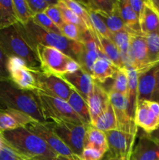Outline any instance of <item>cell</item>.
<instances>
[{
	"mask_svg": "<svg viewBox=\"0 0 159 160\" xmlns=\"http://www.w3.org/2000/svg\"><path fill=\"white\" fill-rule=\"evenodd\" d=\"M16 25L22 37L34 52H36L38 45L53 47L78 62L84 50L82 42L71 41L61 34L45 31L35 24L32 20L24 24L18 22Z\"/></svg>",
	"mask_w": 159,
	"mask_h": 160,
	"instance_id": "1",
	"label": "cell"
},
{
	"mask_svg": "<svg viewBox=\"0 0 159 160\" xmlns=\"http://www.w3.org/2000/svg\"><path fill=\"white\" fill-rule=\"evenodd\" d=\"M0 134L5 143L25 160H51L57 156L40 137L26 128L5 131Z\"/></svg>",
	"mask_w": 159,
	"mask_h": 160,
	"instance_id": "2",
	"label": "cell"
},
{
	"mask_svg": "<svg viewBox=\"0 0 159 160\" xmlns=\"http://www.w3.org/2000/svg\"><path fill=\"white\" fill-rule=\"evenodd\" d=\"M0 109L20 111L35 121L47 122L34 92L18 88L9 80L0 79Z\"/></svg>",
	"mask_w": 159,
	"mask_h": 160,
	"instance_id": "3",
	"label": "cell"
},
{
	"mask_svg": "<svg viewBox=\"0 0 159 160\" xmlns=\"http://www.w3.org/2000/svg\"><path fill=\"white\" fill-rule=\"evenodd\" d=\"M0 49L8 58L21 59L31 70H41L37 53L23 39L16 24L0 29Z\"/></svg>",
	"mask_w": 159,
	"mask_h": 160,
	"instance_id": "4",
	"label": "cell"
},
{
	"mask_svg": "<svg viewBox=\"0 0 159 160\" xmlns=\"http://www.w3.org/2000/svg\"><path fill=\"white\" fill-rule=\"evenodd\" d=\"M34 92L47 122L52 120H65L86 124L73 111L67 101L58 97L47 95L39 91Z\"/></svg>",
	"mask_w": 159,
	"mask_h": 160,
	"instance_id": "5",
	"label": "cell"
},
{
	"mask_svg": "<svg viewBox=\"0 0 159 160\" xmlns=\"http://www.w3.org/2000/svg\"><path fill=\"white\" fill-rule=\"evenodd\" d=\"M49 123L58 137L78 157L85 147L88 125L65 120H52Z\"/></svg>",
	"mask_w": 159,
	"mask_h": 160,
	"instance_id": "6",
	"label": "cell"
},
{
	"mask_svg": "<svg viewBox=\"0 0 159 160\" xmlns=\"http://www.w3.org/2000/svg\"><path fill=\"white\" fill-rule=\"evenodd\" d=\"M41 64V70L45 73L61 76L66 73L67 63L70 56L55 48L38 45L36 49Z\"/></svg>",
	"mask_w": 159,
	"mask_h": 160,
	"instance_id": "7",
	"label": "cell"
},
{
	"mask_svg": "<svg viewBox=\"0 0 159 160\" xmlns=\"http://www.w3.org/2000/svg\"><path fill=\"white\" fill-rule=\"evenodd\" d=\"M7 68L9 80L18 88L27 92L38 91L34 70L30 69L24 61L17 57L9 58Z\"/></svg>",
	"mask_w": 159,
	"mask_h": 160,
	"instance_id": "8",
	"label": "cell"
},
{
	"mask_svg": "<svg viewBox=\"0 0 159 160\" xmlns=\"http://www.w3.org/2000/svg\"><path fill=\"white\" fill-rule=\"evenodd\" d=\"M133 120L136 126L146 134L155 131L159 128V103L152 100L137 103Z\"/></svg>",
	"mask_w": 159,
	"mask_h": 160,
	"instance_id": "9",
	"label": "cell"
},
{
	"mask_svg": "<svg viewBox=\"0 0 159 160\" xmlns=\"http://www.w3.org/2000/svg\"><path fill=\"white\" fill-rule=\"evenodd\" d=\"M39 92L58 97L67 101L71 93V87L57 75L45 73L41 70H34Z\"/></svg>",
	"mask_w": 159,
	"mask_h": 160,
	"instance_id": "10",
	"label": "cell"
},
{
	"mask_svg": "<svg viewBox=\"0 0 159 160\" xmlns=\"http://www.w3.org/2000/svg\"><path fill=\"white\" fill-rule=\"evenodd\" d=\"M109 100L113 108L116 119L117 130L123 132L137 134V127L129 112V105L126 95L108 91Z\"/></svg>",
	"mask_w": 159,
	"mask_h": 160,
	"instance_id": "11",
	"label": "cell"
},
{
	"mask_svg": "<svg viewBox=\"0 0 159 160\" xmlns=\"http://www.w3.org/2000/svg\"><path fill=\"white\" fill-rule=\"evenodd\" d=\"M26 128L30 131L40 137L57 156H75L72 152L71 150L63 143V142L55 133L49 122L40 123V122L34 121L29 123Z\"/></svg>",
	"mask_w": 159,
	"mask_h": 160,
	"instance_id": "12",
	"label": "cell"
},
{
	"mask_svg": "<svg viewBox=\"0 0 159 160\" xmlns=\"http://www.w3.org/2000/svg\"><path fill=\"white\" fill-rule=\"evenodd\" d=\"M80 42H82L84 45V50L80 56L78 63L80 65L83 70L87 72L89 74H91L92 68L95 61L98 58L107 59V57L97 42L94 31L90 32L87 29L83 30Z\"/></svg>",
	"mask_w": 159,
	"mask_h": 160,
	"instance_id": "13",
	"label": "cell"
},
{
	"mask_svg": "<svg viewBox=\"0 0 159 160\" xmlns=\"http://www.w3.org/2000/svg\"><path fill=\"white\" fill-rule=\"evenodd\" d=\"M105 134L108 145V156L125 159L132 153L137 134L113 130L105 132Z\"/></svg>",
	"mask_w": 159,
	"mask_h": 160,
	"instance_id": "14",
	"label": "cell"
},
{
	"mask_svg": "<svg viewBox=\"0 0 159 160\" xmlns=\"http://www.w3.org/2000/svg\"><path fill=\"white\" fill-rule=\"evenodd\" d=\"M129 54L131 68L137 70L138 73L154 67L148 59L146 38L143 34H131Z\"/></svg>",
	"mask_w": 159,
	"mask_h": 160,
	"instance_id": "15",
	"label": "cell"
},
{
	"mask_svg": "<svg viewBox=\"0 0 159 160\" xmlns=\"http://www.w3.org/2000/svg\"><path fill=\"white\" fill-rule=\"evenodd\" d=\"M90 117V124L104 112L110 103L108 92L100 83L94 81L87 99Z\"/></svg>",
	"mask_w": 159,
	"mask_h": 160,
	"instance_id": "16",
	"label": "cell"
},
{
	"mask_svg": "<svg viewBox=\"0 0 159 160\" xmlns=\"http://www.w3.org/2000/svg\"><path fill=\"white\" fill-rule=\"evenodd\" d=\"M59 77L87 102L94 82L90 74L83 69H80L74 73H66Z\"/></svg>",
	"mask_w": 159,
	"mask_h": 160,
	"instance_id": "17",
	"label": "cell"
},
{
	"mask_svg": "<svg viewBox=\"0 0 159 160\" xmlns=\"http://www.w3.org/2000/svg\"><path fill=\"white\" fill-rule=\"evenodd\" d=\"M132 160H159V142L143 132L131 155Z\"/></svg>",
	"mask_w": 159,
	"mask_h": 160,
	"instance_id": "18",
	"label": "cell"
},
{
	"mask_svg": "<svg viewBox=\"0 0 159 160\" xmlns=\"http://www.w3.org/2000/svg\"><path fill=\"white\" fill-rule=\"evenodd\" d=\"M158 70L159 64H157L139 73L137 105L138 102L144 100H152L155 91L156 80Z\"/></svg>",
	"mask_w": 159,
	"mask_h": 160,
	"instance_id": "19",
	"label": "cell"
},
{
	"mask_svg": "<svg viewBox=\"0 0 159 160\" xmlns=\"http://www.w3.org/2000/svg\"><path fill=\"white\" fill-rule=\"evenodd\" d=\"M34 121L35 120L30 116L20 111L0 109V134L20 128H26Z\"/></svg>",
	"mask_w": 159,
	"mask_h": 160,
	"instance_id": "20",
	"label": "cell"
},
{
	"mask_svg": "<svg viewBox=\"0 0 159 160\" xmlns=\"http://www.w3.org/2000/svg\"><path fill=\"white\" fill-rule=\"evenodd\" d=\"M140 25L143 34L159 33V14L151 0H145L140 17Z\"/></svg>",
	"mask_w": 159,
	"mask_h": 160,
	"instance_id": "21",
	"label": "cell"
},
{
	"mask_svg": "<svg viewBox=\"0 0 159 160\" xmlns=\"http://www.w3.org/2000/svg\"><path fill=\"white\" fill-rule=\"evenodd\" d=\"M115 9L132 34H143L140 29V20L132 9L128 0H116Z\"/></svg>",
	"mask_w": 159,
	"mask_h": 160,
	"instance_id": "22",
	"label": "cell"
},
{
	"mask_svg": "<svg viewBox=\"0 0 159 160\" xmlns=\"http://www.w3.org/2000/svg\"><path fill=\"white\" fill-rule=\"evenodd\" d=\"M118 69L108 59L98 58L94 64L90 76L94 81L101 84L105 82L108 79L113 78Z\"/></svg>",
	"mask_w": 159,
	"mask_h": 160,
	"instance_id": "23",
	"label": "cell"
},
{
	"mask_svg": "<svg viewBox=\"0 0 159 160\" xmlns=\"http://www.w3.org/2000/svg\"><path fill=\"white\" fill-rule=\"evenodd\" d=\"M131 34L127 31L111 33L109 39L115 44L121 56L122 60L126 69L131 68V62L129 58V43Z\"/></svg>",
	"mask_w": 159,
	"mask_h": 160,
	"instance_id": "24",
	"label": "cell"
},
{
	"mask_svg": "<svg viewBox=\"0 0 159 160\" xmlns=\"http://www.w3.org/2000/svg\"><path fill=\"white\" fill-rule=\"evenodd\" d=\"M95 38L97 39L98 45L101 47V50L105 55L107 59L110 62H112L117 68L118 69H125L124 64H123V60H122L121 56L118 52V48L115 46V44L112 42L109 38L101 37L99 34H97L94 32Z\"/></svg>",
	"mask_w": 159,
	"mask_h": 160,
	"instance_id": "25",
	"label": "cell"
},
{
	"mask_svg": "<svg viewBox=\"0 0 159 160\" xmlns=\"http://www.w3.org/2000/svg\"><path fill=\"white\" fill-rule=\"evenodd\" d=\"M85 147H92L105 154L108 151L105 133L94 128L91 125H88L86 134Z\"/></svg>",
	"mask_w": 159,
	"mask_h": 160,
	"instance_id": "26",
	"label": "cell"
},
{
	"mask_svg": "<svg viewBox=\"0 0 159 160\" xmlns=\"http://www.w3.org/2000/svg\"><path fill=\"white\" fill-rule=\"evenodd\" d=\"M138 77L139 73L134 69H127L128 87L127 97L128 105H129V112L131 118L133 120L136 107L137 102V88H138Z\"/></svg>",
	"mask_w": 159,
	"mask_h": 160,
	"instance_id": "27",
	"label": "cell"
},
{
	"mask_svg": "<svg viewBox=\"0 0 159 160\" xmlns=\"http://www.w3.org/2000/svg\"><path fill=\"white\" fill-rule=\"evenodd\" d=\"M67 102L87 125H90V117L87 103L77 92L72 88Z\"/></svg>",
	"mask_w": 159,
	"mask_h": 160,
	"instance_id": "28",
	"label": "cell"
},
{
	"mask_svg": "<svg viewBox=\"0 0 159 160\" xmlns=\"http://www.w3.org/2000/svg\"><path fill=\"white\" fill-rule=\"evenodd\" d=\"M90 125L104 133L117 130L116 119L111 103H109L105 110Z\"/></svg>",
	"mask_w": 159,
	"mask_h": 160,
	"instance_id": "29",
	"label": "cell"
},
{
	"mask_svg": "<svg viewBox=\"0 0 159 160\" xmlns=\"http://www.w3.org/2000/svg\"><path fill=\"white\" fill-rule=\"evenodd\" d=\"M97 13L101 17L103 21L105 23L106 27L111 33L127 31L129 34H132L129 30V28L126 26L121 17H119L115 8L114 12H111V13H104V12H97Z\"/></svg>",
	"mask_w": 159,
	"mask_h": 160,
	"instance_id": "30",
	"label": "cell"
},
{
	"mask_svg": "<svg viewBox=\"0 0 159 160\" xmlns=\"http://www.w3.org/2000/svg\"><path fill=\"white\" fill-rule=\"evenodd\" d=\"M18 23L13 9L12 0H0V29Z\"/></svg>",
	"mask_w": 159,
	"mask_h": 160,
	"instance_id": "31",
	"label": "cell"
},
{
	"mask_svg": "<svg viewBox=\"0 0 159 160\" xmlns=\"http://www.w3.org/2000/svg\"><path fill=\"white\" fill-rule=\"evenodd\" d=\"M79 2L87 9L104 13L114 12L116 4V0H87Z\"/></svg>",
	"mask_w": 159,
	"mask_h": 160,
	"instance_id": "32",
	"label": "cell"
},
{
	"mask_svg": "<svg viewBox=\"0 0 159 160\" xmlns=\"http://www.w3.org/2000/svg\"><path fill=\"white\" fill-rule=\"evenodd\" d=\"M148 59L151 65L159 64V33L145 34Z\"/></svg>",
	"mask_w": 159,
	"mask_h": 160,
	"instance_id": "33",
	"label": "cell"
},
{
	"mask_svg": "<svg viewBox=\"0 0 159 160\" xmlns=\"http://www.w3.org/2000/svg\"><path fill=\"white\" fill-rule=\"evenodd\" d=\"M13 9L19 23L24 24L32 20L34 14L30 9L26 0H12Z\"/></svg>",
	"mask_w": 159,
	"mask_h": 160,
	"instance_id": "34",
	"label": "cell"
},
{
	"mask_svg": "<svg viewBox=\"0 0 159 160\" xmlns=\"http://www.w3.org/2000/svg\"><path fill=\"white\" fill-rule=\"evenodd\" d=\"M113 84L109 91L117 92L122 95H127L128 78L127 69H118L113 77Z\"/></svg>",
	"mask_w": 159,
	"mask_h": 160,
	"instance_id": "35",
	"label": "cell"
},
{
	"mask_svg": "<svg viewBox=\"0 0 159 160\" xmlns=\"http://www.w3.org/2000/svg\"><path fill=\"white\" fill-rule=\"evenodd\" d=\"M57 6L59 8V11H60L61 15H62L64 21L66 22V23H73V24L76 25V26L79 27L81 29H87L84 22L76 13H74L70 8L67 7L62 0H59L58 1Z\"/></svg>",
	"mask_w": 159,
	"mask_h": 160,
	"instance_id": "36",
	"label": "cell"
},
{
	"mask_svg": "<svg viewBox=\"0 0 159 160\" xmlns=\"http://www.w3.org/2000/svg\"><path fill=\"white\" fill-rule=\"evenodd\" d=\"M62 1L67 7L70 8L74 13H76L84 22L88 31H94L91 24H90L87 9L79 1H73V0H62Z\"/></svg>",
	"mask_w": 159,
	"mask_h": 160,
	"instance_id": "37",
	"label": "cell"
},
{
	"mask_svg": "<svg viewBox=\"0 0 159 160\" xmlns=\"http://www.w3.org/2000/svg\"><path fill=\"white\" fill-rule=\"evenodd\" d=\"M87 12H88L89 19H90V24H91L94 31L97 34L101 35V37L109 38L111 35V32L108 31L101 17L94 11L87 9Z\"/></svg>",
	"mask_w": 159,
	"mask_h": 160,
	"instance_id": "38",
	"label": "cell"
},
{
	"mask_svg": "<svg viewBox=\"0 0 159 160\" xmlns=\"http://www.w3.org/2000/svg\"><path fill=\"white\" fill-rule=\"evenodd\" d=\"M32 21L35 24H37V26L41 28L42 29L45 30V31L62 35V34H61V30L59 29V27L56 26L45 12H41V13L34 15V17L32 18Z\"/></svg>",
	"mask_w": 159,
	"mask_h": 160,
	"instance_id": "39",
	"label": "cell"
},
{
	"mask_svg": "<svg viewBox=\"0 0 159 160\" xmlns=\"http://www.w3.org/2000/svg\"><path fill=\"white\" fill-rule=\"evenodd\" d=\"M60 30L62 35L66 38L75 42H80L82 31L85 29H81L76 25L65 22L60 28Z\"/></svg>",
	"mask_w": 159,
	"mask_h": 160,
	"instance_id": "40",
	"label": "cell"
},
{
	"mask_svg": "<svg viewBox=\"0 0 159 160\" xmlns=\"http://www.w3.org/2000/svg\"><path fill=\"white\" fill-rule=\"evenodd\" d=\"M58 1L59 0H26V2L32 13L35 15L45 12L49 6L57 4Z\"/></svg>",
	"mask_w": 159,
	"mask_h": 160,
	"instance_id": "41",
	"label": "cell"
},
{
	"mask_svg": "<svg viewBox=\"0 0 159 160\" xmlns=\"http://www.w3.org/2000/svg\"><path fill=\"white\" fill-rule=\"evenodd\" d=\"M104 154L92 147H84L81 154L78 156L80 160H101Z\"/></svg>",
	"mask_w": 159,
	"mask_h": 160,
	"instance_id": "42",
	"label": "cell"
},
{
	"mask_svg": "<svg viewBox=\"0 0 159 160\" xmlns=\"http://www.w3.org/2000/svg\"><path fill=\"white\" fill-rule=\"evenodd\" d=\"M45 13L51 19V21L55 23L57 27H59L60 29L61 27L62 26L65 21L62 19L61 12L59 11V8H58L57 4L52 5V6H49L46 10L45 11Z\"/></svg>",
	"mask_w": 159,
	"mask_h": 160,
	"instance_id": "43",
	"label": "cell"
},
{
	"mask_svg": "<svg viewBox=\"0 0 159 160\" xmlns=\"http://www.w3.org/2000/svg\"><path fill=\"white\" fill-rule=\"evenodd\" d=\"M0 160H23V158L4 142L0 151Z\"/></svg>",
	"mask_w": 159,
	"mask_h": 160,
	"instance_id": "44",
	"label": "cell"
},
{
	"mask_svg": "<svg viewBox=\"0 0 159 160\" xmlns=\"http://www.w3.org/2000/svg\"><path fill=\"white\" fill-rule=\"evenodd\" d=\"M8 59L9 58L0 49V79L2 80H9V74L7 68Z\"/></svg>",
	"mask_w": 159,
	"mask_h": 160,
	"instance_id": "45",
	"label": "cell"
},
{
	"mask_svg": "<svg viewBox=\"0 0 159 160\" xmlns=\"http://www.w3.org/2000/svg\"><path fill=\"white\" fill-rule=\"evenodd\" d=\"M131 8L135 12L136 15L138 17L140 20V14H141L142 10H143V6H144V1H140V0H128Z\"/></svg>",
	"mask_w": 159,
	"mask_h": 160,
	"instance_id": "46",
	"label": "cell"
},
{
	"mask_svg": "<svg viewBox=\"0 0 159 160\" xmlns=\"http://www.w3.org/2000/svg\"><path fill=\"white\" fill-rule=\"evenodd\" d=\"M152 101H155L159 103V70L157 71V80H156V88L154 91V95H153Z\"/></svg>",
	"mask_w": 159,
	"mask_h": 160,
	"instance_id": "47",
	"label": "cell"
},
{
	"mask_svg": "<svg viewBox=\"0 0 159 160\" xmlns=\"http://www.w3.org/2000/svg\"><path fill=\"white\" fill-rule=\"evenodd\" d=\"M51 160H80L76 156H57L55 158Z\"/></svg>",
	"mask_w": 159,
	"mask_h": 160,
	"instance_id": "48",
	"label": "cell"
},
{
	"mask_svg": "<svg viewBox=\"0 0 159 160\" xmlns=\"http://www.w3.org/2000/svg\"><path fill=\"white\" fill-rule=\"evenodd\" d=\"M151 138H152L154 140H155L156 142H159V128L156 130L155 131H154L153 133H151V134H149Z\"/></svg>",
	"mask_w": 159,
	"mask_h": 160,
	"instance_id": "49",
	"label": "cell"
},
{
	"mask_svg": "<svg viewBox=\"0 0 159 160\" xmlns=\"http://www.w3.org/2000/svg\"><path fill=\"white\" fill-rule=\"evenodd\" d=\"M151 2L152 3L153 6L154 7V9L157 12V13L159 14V0H151Z\"/></svg>",
	"mask_w": 159,
	"mask_h": 160,
	"instance_id": "50",
	"label": "cell"
},
{
	"mask_svg": "<svg viewBox=\"0 0 159 160\" xmlns=\"http://www.w3.org/2000/svg\"><path fill=\"white\" fill-rule=\"evenodd\" d=\"M104 160H123V159H121V158H118V157H114V156H108Z\"/></svg>",
	"mask_w": 159,
	"mask_h": 160,
	"instance_id": "51",
	"label": "cell"
},
{
	"mask_svg": "<svg viewBox=\"0 0 159 160\" xmlns=\"http://www.w3.org/2000/svg\"><path fill=\"white\" fill-rule=\"evenodd\" d=\"M3 143H4V141H3L2 138L1 137V134H0V151H1V148L2 147Z\"/></svg>",
	"mask_w": 159,
	"mask_h": 160,
	"instance_id": "52",
	"label": "cell"
},
{
	"mask_svg": "<svg viewBox=\"0 0 159 160\" xmlns=\"http://www.w3.org/2000/svg\"><path fill=\"white\" fill-rule=\"evenodd\" d=\"M131 155H132V153H131V154H129L128 156H126L125 159H123V160H132L131 159Z\"/></svg>",
	"mask_w": 159,
	"mask_h": 160,
	"instance_id": "53",
	"label": "cell"
},
{
	"mask_svg": "<svg viewBox=\"0 0 159 160\" xmlns=\"http://www.w3.org/2000/svg\"><path fill=\"white\" fill-rule=\"evenodd\" d=\"M23 160H25V159H23Z\"/></svg>",
	"mask_w": 159,
	"mask_h": 160,
	"instance_id": "54",
	"label": "cell"
}]
</instances>
